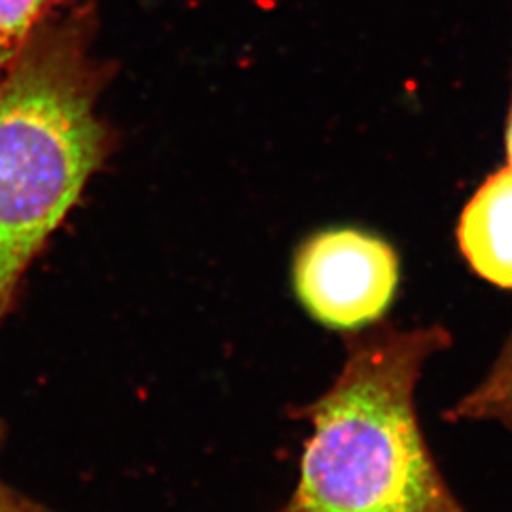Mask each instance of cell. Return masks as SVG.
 Instances as JSON below:
<instances>
[{
	"mask_svg": "<svg viewBox=\"0 0 512 512\" xmlns=\"http://www.w3.org/2000/svg\"><path fill=\"white\" fill-rule=\"evenodd\" d=\"M93 27L90 8L57 0L0 78V323L112 147L97 114L107 67Z\"/></svg>",
	"mask_w": 512,
	"mask_h": 512,
	"instance_id": "obj_1",
	"label": "cell"
},
{
	"mask_svg": "<svg viewBox=\"0 0 512 512\" xmlns=\"http://www.w3.org/2000/svg\"><path fill=\"white\" fill-rule=\"evenodd\" d=\"M450 344L440 327L376 329L348 344L313 425L298 486L281 512H465L446 488L416 414L425 363Z\"/></svg>",
	"mask_w": 512,
	"mask_h": 512,
	"instance_id": "obj_2",
	"label": "cell"
},
{
	"mask_svg": "<svg viewBox=\"0 0 512 512\" xmlns=\"http://www.w3.org/2000/svg\"><path fill=\"white\" fill-rule=\"evenodd\" d=\"M399 260L384 239L342 228L308 239L294 260V289L325 327L355 330L376 323L393 302Z\"/></svg>",
	"mask_w": 512,
	"mask_h": 512,
	"instance_id": "obj_3",
	"label": "cell"
},
{
	"mask_svg": "<svg viewBox=\"0 0 512 512\" xmlns=\"http://www.w3.org/2000/svg\"><path fill=\"white\" fill-rule=\"evenodd\" d=\"M461 253L476 274L512 289V169L494 173L478 188L459 220Z\"/></svg>",
	"mask_w": 512,
	"mask_h": 512,
	"instance_id": "obj_4",
	"label": "cell"
},
{
	"mask_svg": "<svg viewBox=\"0 0 512 512\" xmlns=\"http://www.w3.org/2000/svg\"><path fill=\"white\" fill-rule=\"evenodd\" d=\"M448 418L495 421L512 431V334L486 380L463 397L448 412Z\"/></svg>",
	"mask_w": 512,
	"mask_h": 512,
	"instance_id": "obj_5",
	"label": "cell"
},
{
	"mask_svg": "<svg viewBox=\"0 0 512 512\" xmlns=\"http://www.w3.org/2000/svg\"><path fill=\"white\" fill-rule=\"evenodd\" d=\"M57 0H0V78Z\"/></svg>",
	"mask_w": 512,
	"mask_h": 512,
	"instance_id": "obj_6",
	"label": "cell"
},
{
	"mask_svg": "<svg viewBox=\"0 0 512 512\" xmlns=\"http://www.w3.org/2000/svg\"><path fill=\"white\" fill-rule=\"evenodd\" d=\"M0 512H37L27 503H23L0 482Z\"/></svg>",
	"mask_w": 512,
	"mask_h": 512,
	"instance_id": "obj_7",
	"label": "cell"
},
{
	"mask_svg": "<svg viewBox=\"0 0 512 512\" xmlns=\"http://www.w3.org/2000/svg\"><path fill=\"white\" fill-rule=\"evenodd\" d=\"M507 156H509V167L512 169V109L509 116V126H507Z\"/></svg>",
	"mask_w": 512,
	"mask_h": 512,
	"instance_id": "obj_8",
	"label": "cell"
}]
</instances>
